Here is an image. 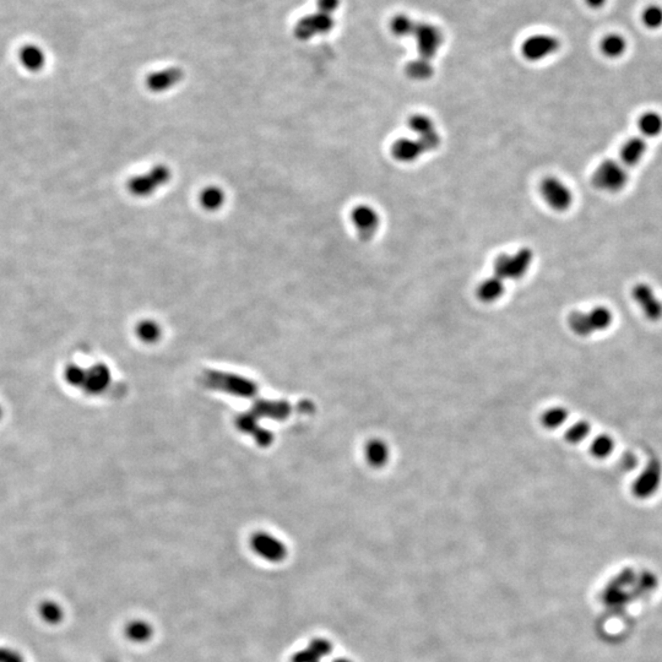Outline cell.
Returning a JSON list of instances; mask_svg holds the SVG:
<instances>
[{
	"label": "cell",
	"instance_id": "6da1fadb",
	"mask_svg": "<svg viewBox=\"0 0 662 662\" xmlns=\"http://www.w3.org/2000/svg\"><path fill=\"white\" fill-rule=\"evenodd\" d=\"M571 332L579 337H589L602 332L613 324V313L606 306H596L588 312L573 310L567 318Z\"/></svg>",
	"mask_w": 662,
	"mask_h": 662
},
{
	"label": "cell",
	"instance_id": "7a4b0ae2",
	"mask_svg": "<svg viewBox=\"0 0 662 662\" xmlns=\"http://www.w3.org/2000/svg\"><path fill=\"white\" fill-rule=\"evenodd\" d=\"M628 172L621 161H602L595 170L591 183L606 193H619L628 184Z\"/></svg>",
	"mask_w": 662,
	"mask_h": 662
},
{
	"label": "cell",
	"instance_id": "3957f363",
	"mask_svg": "<svg viewBox=\"0 0 662 662\" xmlns=\"http://www.w3.org/2000/svg\"><path fill=\"white\" fill-rule=\"evenodd\" d=\"M172 178V172L167 166L157 165L149 171L128 181V190L137 198H148L156 194L161 188L167 185Z\"/></svg>",
	"mask_w": 662,
	"mask_h": 662
},
{
	"label": "cell",
	"instance_id": "277c9868",
	"mask_svg": "<svg viewBox=\"0 0 662 662\" xmlns=\"http://www.w3.org/2000/svg\"><path fill=\"white\" fill-rule=\"evenodd\" d=\"M662 485V463L659 457H650L630 486L632 496L648 501L660 491Z\"/></svg>",
	"mask_w": 662,
	"mask_h": 662
},
{
	"label": "cell",
	"instance_id": "5b68a950",
	"mask_svg": "<svg viewBox=\"0 0 662 662\" xmlns=\"http://www.w3.org/2000/svg\"><path fill=\"white\" fill-rule=\"evenodd\" d=\"M534 259L529 248H521L514 254H503L494 262V276L501 280H520L525 276Z\"/></svg>",
	"mask_w": 662,
	"mask_h": 662
},
{
	"label": "cell",
	"instance_id": "8992f818",
	"mask_svg": "<svg viewBox=\"0 0 662 662\" xmlns=\"http://www.w3.org/2000/svg\"><path fill=\"white\" fill-rule=\"evenodd\" d=\"M410 37H413L416 41L418 58H422L429 62L437 56L444 41L443 32L438 26H435L433 23H422V21L415 23Z\"/></svg>",
	"mask_w": 662,
	"mask_h": 662
},
{
	"label": "cell",
	"instance_id": "52a82bcc",
	"mask_svg": "<svg viewBox=\"0 0 662 662\" xmlns=\"http://www.w3.org/2000/svg\"><path fill=\"white\" fill-rule=\"evenodd\" d=\"M540 193L545 203L556 212H567L573 204L571 188L560 178L551 176L543 179L540 184Z\"/></svg>",
	"mask_w": 662,
	"mask_h": 662
},
{
	"label": "cell",
	"instance_id": "ba28073f",
	"mask_svg": "<svg viewBox=\"0 0 662 662\" xmlns=\"http://www.w3.org/2000/svg\"><path fill=\"white\" fill-rule=\"evenodd\" d=\"M560 41L552 34H537L527 37L521 45V54L529 62H540L560 51Z\"/></svg>",
	"mask_w": 662,
	"mask_h": 662
},
{
	"label": "cell",
	"instance_id": "9c48e42d",
	"mask_svg": "<svg viewBox=\"0 0 662 662\" xmlns=\"http://www.w3.org/2000/svg\"><path fill=\"white\" fill-rule=\"evenodd\" d=\"M335 26V20L332 15L326 12H317L309 14L298 20L295 26V36L298 40H312L315 36H321L331 32Z\"/></svg>",
	"mask_w": 662,
	"mask_h": 662
},
{
	"label": "cell",
	"instance_id": "30bf717a",
	"mask_svg": "<svg viewBox=\"0 0 662 662\" xmlns=\"http://www.w3.org/2000/svg\"><path fill=\"white\" fill-rule=\"evenodd\" d=\"M632 298L649 321L657 323L662 320V301L650 285L646 282L637 284L632 288Z\"/></svg>",
	"mask_w": 662,
	"mask_h": 662
},
{
	"label": "cell",
	"instance_id": "8fae6325",
	"mask_svg": "<svg viewBox=\"0 0 662 662\" xmlns=\"http://www.w3.org/2000/svg\"><path fill=\"white\" fill-rule=\"evenodd\" d=\"M409 126H410L412 132L415 133L418 137L417 140L422 144L426 152L433 151L440 146V134L434 126L433 120L431 119L427 115H412L409 120Z\"/></svg>",
	"mask_w": 662,
	"mask_h": 662
},
{
	"label": "cell",
	"instance_id": "7c38bea8",
	"mask_svg": "<svg viewBox=\"0 0 662 662\" xmlns=\"http://www.w3.org/2000/svg\"><path fill=\"white\" fill-rule=\"evenodd\" d=\"M351 220L357 233L360 234L361 238L365 240H371L372 237L377 233L380 225V218L378 212L368 205L356 206L351 212Z\"/></svg>",
	"mask_w": 662,
	"mask_h": 662
},
{
	"label": "cell",
	"instance_id": "4fadbf2b",
	"mask_svg": "<svg viewBox=\"0 0 662 662\" xmlns=\"http://www.w3.org/2000/svg\"><path fill=\"white\" fill-rule=\"evenodd\" d=\"M19 63L29 73H40L46 68L47 53L40 45L30 42L20 47L17 52Z\"/></svg>",
	"mask_w": 662,
	"mask_h": 662
},
{
	"label": "cell",
	"instance_id": "5bb4252c",
	"mask_svg": "<svg viewBox=\"0 0 662 662\" xmlns=\"http://www.w3.org/2000/svg\"><path fill=\"white\" fill-rule=\"evenodd\" d=\"M183 79V70L176 67L161 69L146 78V87L154 93L168 91Z\"/></svg>",
	"mask_w": 662,
	"mask_h": 662
},
{
	"label": "cell",
	"instance_id": "9a60e30c",
	"mask_svg": "<svg viewBox=\"0 0 662 662\" xmlns=\"http://www.w3.org/2000/svg\"><path fill=\"white\" fill-rule=\"evenodd\" d=\"M253 548L259 556L270 562H281L286 557L284 543L266 534H259L253 538Z\"/></svg>",
	"mask_w": 662,
	"mask_h": 662
},
{
	"label": "cell",
	"instance_id": "2e32d148",
	"mask_svg": "<svg viewBox=\"0 0 662 662\" xmlns=\"http://www.w3.org/2000/svg\"><path fill=\"white\" fill-rule=\"evenodd\" d=\"M426 150L417 139H410V137H401L398 139L393 146H391V154L394 156L395 160L400 162H415L418 160Z\"/></svg>",
	"mask_w": 662,
	"mask_h": 662
},
{
	"label": "cell",
	"instance_id": "e0dca14e",
	"mask_svg": "<svg viewBox=\"0 0 662 662\" xmlns=\"http://www.w3.org/2000/svg\"><path fill=\"white\" fill-rule=\"evenodd\" d=\"M646 140L643 137H634L628 139L626 143L623 144L619 157L623 165L627 167H634L638 165L641 159L646 156Z\"/></svg>",
	"mask_w": 662,
	"mask_h": 662
},
{
	"label": "cell",
	"instance_id": "ac0fdd59",
	"mask_svg": "<svg viewBox=\"0 0 662 662\" xmlns=\"http://www.w3.org/2000/svg\"><path fill=\"white\" fill-rule=\"evenodd\" d=\"M365 457L372 468H384L390 459V449L384 440H372L365 444Z\"/></svg>",
	"mask_w": 662,
	"mask_h": 662
},
{
	"label": "cell",
	"instance_id": "d6986e66",
	"mask_svg": "<svg viewBox=\"0 0 662 662\" xmlns=\"http://www.w3.org/2000/svg\"><path fill=\"white\" fill-rule=\"evenodd\" d=\"M599 47L602 56L610 59H618L623 57L627 52L628 42L622 34H608L600 41Z\"/></svg>",
	"mask_w": 662,
	"mask_h": 662
},
{
	"label": "cell",
	"instance_id": "ffe728a7",
	"mask_svg": "<svg viewBox=\"0 0 662 662\" xmlns=\"http://www.w3.org/2000/svg\"><path fill=\"white\" fill-rule=\"evenodd\" d=\"M615 448H616V442L611 434L600 433L596 434L590 442L589 450L594 459L605 460L607 457H611Z\"/></svg>",
	"mask_w": 662,
	"mask_h": 662
},
{
	"label": "cell",
	"instance_id": "44dd1931",
	"mask_svg": "<svg viewBox=\"0 0 662 662\" xmlns=\"http://www.w3.org/2000/svg\"><path fill=\"white\" fill-rule=\"evenodd\" d=\"M199 203L201 207L207 212H217L225 205L226 194L222 188L216 185H209L200 192Z\"/></svg>",
	"mask_w": 662,
	"mask_h": 662
},
{
	"label": "cell",
	"instance_id": "7402d4cb",
	"mask_svg": "<svg viewBox=\"0 0 662 662\" xmlns=\"http://www.w3.org/2000/svg\"><path fill=\"white\" fill-rule=\"evenodd\" d=\"M504 293V281L496 276H491L482 281L477 288V296L482 302H496Z\"/></svg>",
	"mask_w": 662,
	"mask_h": 662
},
{
	"label": "cell",
	"instance_id": "603a6c76",
	"mask_svg": "<svg viewBox=\"0 0 662 662\" xmlns=\"http://www.w3.org/2000/svg\"><path fill=\"white\" fill-rule=\"evenodd\" d=\"M638 128H639L641 135L646 137H657L662 133V115L657 112H646L644 115H640L638 120Z\"/></svg>",
	"mask_w": 662,
	"mask_h": 662
},
{
	"label": "cell",
	"instance_id": "cb8c5ba5",
	"mask_svg": "<svg viewBox=\"0 0 662 662\" xmlns=\"http://www.w3.org/2000/svg\"><path fill=\"white\" fill-rule=\"evenodd\" d=\"M569 412L563 406H552L543 411L541 415V423L543 427L549 431L558 429L568 421Z\"/></svg>",
	"mask_w": 662,
	"mask_h": 662
},
{
	"label": "cell",
	"instance_id": "d4e9b609",
	"mask_svg": "<svg viewBox=\"0 0 662 662\" xmlns=\"http://www.w3.org/2000/svg\"><path fill=\"white\" fill-rule=\"evenodd\" d=\"M433 65L426 59L416 58L406 64L405 73L412 80L423 81L433 75Z\"/></svg>",
	"mask_w": 662,
	"mask_h": 662
},
{
	"label": "cell",
	"instance_id": "484cf974",
	"mask_svg": "<svg viewBox=\"0 0 662 662\" xmlns=\"http://www.w3.org/2000/svg\"><path fill=\"white\" fill-rule=\"evenodd\" d=\"M591 433V424L586 420H580L575 423L571 424L564 433V440L567 443L571 446L580 444L582 442L588 440L589 435Z\"/></svg>",
	"mask_w": 662,
	"mask_h": 662
},
{
	"label": "cell",
	"instance_id": "4316f807",
	"mask_svg": "<svg viewBox=\"0 0 662 662\" xmlns=\"http://www.w3.org/2000/svg\"><path fill=\"white\" fill-rule=\"evenodd\" d=\"M152 627L145 621H133L126 626V634L134 643H145L152 637Z\"/></svg>",
	"mask_w": 662,
	"mask_h": 662
},
{
	"label": "cell",
	"instance_id": "83f0119b",
	"mask_svg": "<svg viewBox=\"0 0 662 662\" xmlns=\"http://www.w3.org/2000/svg\"><path fill=\"white\" fill-rule=\"evenodd\" d=\"M416 20L405 14L395 15L390 21V30L396 37H410Z\"/></svg>",
	"mask_w": 662,
	"mask_h": 662
},
{
	"label": "cell",
	"instance_id": "f1b7e54d",
	"mask_svg": "<svg viewBox=\"0 0 662 662\" xmlns=\"http://www.w3.org/2000/svg\"><path fill=\"white\" fill-rule=\"evenodd\" d=\"M641 23L646 26V29L655 30L662 27V6L657 4H651L646 6V9L641 12Z\"/></svg>",
	"mask_w": 662,
	"mask_h": 662
},
{
	"label": "cell",
	"instance_id": "f546056e",
	"mask_svg": "<svg viewBox=\"0 0 662 662\" xmlns=\"http://www.w3.org/2000/svg\"><path fill=\"white\" fill-rule=\"evenodd\" d=\"M40 613L42 618H43L46 622L51 623V624H56V623L60 622L62 618H63V611H62L60 606L57 605L56 602H45V604H42L40 608Z\"/></svg>",
	"mask_w": 662,
	"mask_h": 662
},
{
	"label": "cell",
	"instance_id": "4dcf8cb0",
	"mask_svg": "<svg viewBox=\"0 0 662 662\" xmlns=\"http://www.w3.org/2000/svg\"><path fill=\"white\" fill-rule=\"evenodd\" d=\"M308 648L310 650L313 651L315 655L319 657V659L330 655L331 651H332V646H331L330 641H328L326 639H321V638H317V639L312 640Z\"/></svg>",
	"mask_w": 662,
	"mask_h": 662
},
{
	"label": "cell",
	"instance_id": "1f68e13d",
	"mask_svg": "<svg viewBox=\"0 0 662 662\" xmlns=\"http://www.w3.org/2000/svg\"><path fill=\"white\" fill-rule=\"evenodd\" d=\"M340 8V0H317V10L334 15Z\"/></svg>",
	"mask_w": 662,
	"mask_h": 662
},
{
	"label": "cell",
	"instance_id": "d6a6232c",
	"mask_svg": "<svg viewBox=\"0 0 662 662\" xmlns=\"http://www.w3.org/2000/svg\"><path fill=\"white\" fill-rule=\"evenodd\" d=\"M320 661L319 657L315 655L313 651L310 650L309 648L304 649V650L297 651L293 657H292V662H317Z\"/></svg>",
	"mask_w": 662,
	"mask_h": 662
},
{
	"label": "cell",
	"instance_id": "836d02e7",
	"mask_svg": "<svg viewBox=\"0 0 662 662\" xmlns=\"http://www.w3.org/2000/svg\"><path fill=\"white\" fill-rule=\"evenodd\" d=\"M0 662H23V660L16 651L0 649Z\"/></svg>",
	"mask_w": 662,
	"mask_h": 662
},
{
	"label": "cell",
	"instance_id": "e575fe53",
	"mask_svg": "<svg viewBox=\"0 0 662 662\" xmlns=\"http://www.w3.org/2000/svg\"><path fill=\"white\" fill-rule=\"evenodd\" d=\"M140 332H141V336L154 337L159 332V330H157V326H155L154 323H143L140 326Z\"/></svg>",
	"mask_w": 662,
	"mask_h": 662
},
{
	"label": "cell",
	"instance_id": "d590c367",
	"mask_svg": "<svg viewBox=\"0 0 662 662\" xmlns=\"http://www.w3.org/2000/svg\"><path fill=\"white\" fill-rule=\"evenodd\" d=\"M585 3H586V5H588L589 8H591V9H594V10H599V9H602V8L606 5L607 0H585Z\"/></svg>",
	"mask_w": 662,
	"mask_h": 662
},
{
	"label": "cell",
	"instance_id": "8d00e7d4",
	"mask_svg": "<svg viewBox=\"0 0 662 662\" xmlns=\"http://www.w3.org/2000/svg\"><path fill=\"white\" fill-rule=\"evenodd\" d=\"M332 662H352V661H350V660H347V659H336V660H334V661Z\"/></svg>",
	"mask_w": 662,
	"mask_h": 662
},
{
	"label": "cell",
	"instance_id": "74e56055",
	"mask_svg": "<svg viewBox=\"0 0 662 662\" xmlns=\"http://www.w3.org/2000/svg\"><path fill=\"white\" fill-rule=\"evenodd\" d=\"M1 416H3V409H1V406H0V418H1Z\"/></svg>",
	"mask_w": 662,
	"mask_h": 662
},
{
	"label": "cell",
	"instance_id": "f35d334b",
	"mask_svg": "<svg viewBox=\"0 0 662 662\" xmlns=\"http://www.w3.org/2000/svg\"><path fill=\"white\" fill-rule=\"evenodd\" d=\"M317 662H320V661H317Z\"/></svg>",
	"mask_w": 662,
	"mask_h": 662
}]
</instances>
